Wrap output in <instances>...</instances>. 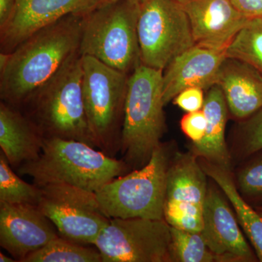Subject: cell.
Wrapping results in <instances>:
<instances>
[{"mask_svg":"<svg viewBox=\"0 0 262 262\" xmlns=\"http://www.w3.org/2000/svg\"><path fill=\"white\" fill-rule=\"evenodd\" d=\"M207 174L192 151L173 155L167 174L164 218L170 227L192 232L203 228Z\"/></svg>","mask_w":262,"mask_h":262,"instance_id":"cell-11","label":"cell"},{"mask_svg":"<svg viewBox=\"0 0 262 262\" xmlns=\"http://www.w3.org/2000/svg\"><path fill=\"white\" fill-rule=\"evenodd\" d=\"M82 75L79 52L18 108L45 139L82 141L96 148L84 110Z\"/></svg>","mask_w":262,"mask_h":262,"instance_id":"cell-3","label":"cell"},{"mask_svg":"<svg viewBox=\"0 0 262 262\" xmlns=\"http://www.w3.org/2000/svg\"><path fill=\"white\" fill-rule=\"evenodd\" d=\"M179 3L189 19L194 44L201 47L225 51L249 20L230 0H185Z\"/></svg>","mask_w":262,"mask_h":262,"instance_id":"cell-14","label":"cell"},{"mask_svg":"<svg viewBox=\"0 0 262 262\" xmlns=\"http://www.w3.org/2000/svg\"><path fill=\"white\" fill-rule=\"evenodd\" d=\"M225 54L248 63L262 76V19L248 20L226 48Z\"/></svg>","mask_w":262,"mask_h":262,"instance_id":"cell-22","label":"cell"},{"mask_svg":"<svg viewBox=\"0 0 262 262\" xmlns=\"http://www.w3.org/2000/svg\"><path fill=\"white\" fill-rule=\"evenodd\" d=\"M227 104L218 85L208 90L203 110L207 119L206 133L201 141L193 143L192 152L221 168L231 170V156L225 141Z\"/></svg>","mask_w":262,"mask_h":262,"instance_id":"cell-19","label":"cell"},{"mask_svg":"<svg viewBox=\"0 0 262 262\" xmlns=\"http://www.w3.org/2000/svg\"><path fill=\"white\" fill-rule=\"evenodd\" d=\"M139 3L119 0L84 13L80 54L130 75L141 64L137 34Z\"/></svg>","mask_w":262,"mask_h":262,"instance_id":"cell-5","label":"cell"},{"mask_svg":"<svg viewBox=\"0 0 262 262\" xmlns=\"http://www.w3.org/2000/svg\"><path fill=\"white\" fill-rule=\"evenodd\" d=\"M259 213H260V214H261V215L262 216V213H261V212H259Z\"/></svg>","mask_w":262,"mask_h":262,"instance_id":"cell-36","label":"cell"},{"mask_svg":"<svg viewBox=\"0 0 262 262\" xmlns=\"http://www.w3.org/2000/svg\"><path fill=\"white\" fill-rule=\"evenodd\" d=\"M225 51L194 46L176 57L165 68L163 77L164 105L173 101L184 90H209L218 80Z\"/></svg>","mask_w":262,"mask_h":262,"instance_id":"cell-16","label":"cell"},{"mask_svg":"<svg viewBox=\"0 0 262 262\" xmlns=\"http://www.w3.org/2000/svg\"><path fill=\"white\" fill-rule=\"evenodd\" d=\"M45 138L19 108L0 103V147L12 168L34 161L42 153Z\"/></svg>","mask_w":262,"mask_h":262,"instance_id":"cell-17","label":"cell"},{"mask_svg":"<svg viewBox=\"0 0 262 262\" xmlns=\"http://www.w3.org/2000/svg\"><path fill=\"white\" fill-rule=\"evenodd\" d=\"M38 208L56 226L63 238L82 245H94L110 219L103 215L96 193L67 184L41 187Z\"/></svg>","mask_w":262,"mask_h":262,"instance_id":"cell-10","label":"cell"},{"mask_svg":"<svg viewBox=\"0 0 262 262\" xmlns=\"http://www.w3.org/2000/svg\"><path fill=\"white\" fill-rule=\"evenodd\" d=\"M90 0H17L6 23L0 27L2 53H12L32 34L66 15L83 14Z\"/></svg>","mask_w":262,"mask_h":262,"instance_id":"cell-15","label":"cell"},{"mask_svg":"<svg viewBox=\"0 0 262 262\" xmlns=\"http://www.w3.org/2000/svg\"><path fill=\"white\" fill-rule=\"evenodd\" d=\"M175 1L179 2V3H180V2L185 1V0H175Z\"/></svg>","mask_w":262,"mask_h":262,"instance_id":"cell-34","label":"cell"},{"mask_svg":"<svg viewBox=\"0 0 262 262\" xmlns=\"http://www.w3.org/2000/svg\"><path fill=\"white\" fill-rule=\"evenodd\" d=\"M216 85L222 89L231 113L237 118H248L262 107V76L244 61L226 58Z\"/></svg>","mask_w":262,"mask_h":262,"instance_id":"cell-18","label":"cell"},{"mask_svg":"<svg viewBox=\"0 0 262 262\" xmlns=\"http://www.w3.org/2000/svg\"><path fill=\"white\" fill-rule=\"evenodd\" d=\"M59 235L38 206L0 203V246L18 262Z\"/></svg>","mask_w":262,"mask_h":262,"instance_id":"cell-12","label":"cell"},{"mask_svg":"<svg viewBox=\"0 0 262 262\" xmlns=\"http://www.w3.org/2000/svg\"><path fill=\"white\" fill-rule=\"evenodd\" d=\"M259 212H261V213H262V207H261V208H260V211Z\"/></svg>","mask_w":262,"mask_h":262,"instance_id":"cell-35","label":"cell"},{"mask_svg":"<svg viewBox=\"0 0 262 262\" xmlns=\"http://www.w3.org/2000/svg\"><path fill=\"white\" fill-rule=\"evenodd\" d=\"M241 149L244 156H250L262 150V107L245 123Z\"/></svg>","mask_w":262,"mask_h":262,"instance_id":"cell-26","label":"cell"},{"mask_svg":"<svg viewBox=\"0 0 262 262\" xmlns=\"http://www.w3.org/2000/svg\"><path fill=\"white\" fill-rule=\"evenodd\" d=\"M130 171L122 160L82 141L57 138L45 139L39 158L17 170L19 175L32 177L39 187L67 184L95 193Z\"/></svg>","mask_w":262,"mask_h":262,"instance_id":"cell-2","label":"cell"},{"mask_svg":"<svg viewBox=\"0 0 262 262\" xmlns=\"http://www.w3.org/2000/svg\"><path fill=\"white\" fill-rule=\"evenodd\" d=\"M0 261L1 262H17L16 260L12 256H6L3 252H0Z\"/></svg>","mask_w":262,"mask_h":262,"instance_id":"cell-33","label":"cell"},{"mask_svg":"<svg viewBox=\"0 0 262 262\" xmlns=\"http://www.w3.org/2000/svg\"><path fill=\"white\" fill-rule=\"evenodd\" d=\"M173 101L174 104L187 113L199 111L204 106L203 90L200 88H189L179 93Z\"/></svg>","mask_w":262,"mask_h":262,"instance_id":"cell-28","label":"cell"},{"mask_svg":"<svg viewBox=\"0 0 262 262\" xmlns=\"http://www.w3.org/2000/svg\"><path fill=\"white\" fill-rule=\"evenodd\" d=\"M199 159V158H198ZM202 168L207 176L220 188L224 194L233 206L239 224L244 229L256 251L258 261L262 262V216L251 208L241 196L234 183L231 170H227L199 159Z\"/></svg>","mask_w":262,"mask_h":262,"instance_id":"cell-20","label":"cell"},{"mask_svg":"<svg viewBox=\"0 0 262 262\" xmlns=\"http://www.w3.org/2000/svg\"><path fill=\"white\" fill-rule=\"evenodd\" d=\"M94 246L103 262H173L165 220L110 219Z\"/></svg>","mask_w":262,"mask_h":262,"instance_id":"cell-9","label":"cell"},{"mask_svg":"<svg viewBox=\"0 0 262 262\" xmlns=\"http://www.w3.org/2000/svg\"><path fill=\"white\" fill-rule=\"evenodd\" d=\"M230 2L248 20L262 19V0H230Z\"/></svg>","mask_w":262,"mask_h":262,"instance_id":"cell-29","label":"cell"},{"mask_svg":"<svg viewBox=\"0 0 262 262\" xmlns=\"http://www.w3.org/2000/svg\"><path fill=\"white\" fill-rule=\"evenodd\" d=\"M239 192L253 199H262V155L239 170Z\"/></svg>","mask_w":262,"mask_h":262,"instance_id":"cell-25","label":"cell"},{"mask_svg":"<svg viewBox=\"0 0 262 262\" xmlns=\"http://www.w3.org/2000/svg\"><path fill=\"white\" fill-rule=\"evenodd\" d=\"M42 195V188L20 179L13 171L4 153L0 151V203L38 206Z\"/></svg>","mask_w":262,"mask_h":262,"instance_id":"cell-23","label":"cell"},{"mask_svg":"<svg viewBox=\"0 0 262 262\" xmlns=\"http://www.w3.org/2000/svg\"><path fill=\"white\" fill-rule=\"evenodd\" d=\"M16 3L17 0H0V27L10 18Z\"/></svg>","mask_w":262,"mask_h":262,"instance_id":"cell-30","label":"cell"},{"mask_svg":"<svg viewBox=\"0 0 262 262\" xmlns=\"http://www.w3.org/2000/svg\"><path fill=\"white\" fill-rule=\"evenodd\" d=\"M201 233L215 261L253 262L258 258L241 232L225 196L215 187L208 188Z\"/></svg>","mask_w":262,"mask_h":262,"instance_id":"cell-13","label":"cell"},{"mask_svg":"<svg viewBox=\"0 0 262 262\" xmlns=\"http://www.w3.org/2000/svg\"><path fill=\"white\" fill-rule=\"evenodd\" d=\"M170 235L173 262L215 261L201 232L170 227Z\"/></svg>","mask_w":262,"mask_h":262,"instance_id":"cell-24","label":"cell"},{"mask_svg":"<svg viewBox=\"0 0 262 262\" xmlns=\"http://www.w3.org/2000/svg\"><path fill=\"white\" fill-rule=\"evenodd\" d=\"M137 34L141 63L158 70L195 46L187 15L175 0L141 1Z\"/></svg>","mask_w":262,"mask_h":262,"instance_id":"cell-8","label":"cell"},{"mask_svg":"<svg viewBox=\"0 0 262 262\" xmlns=\"http://www.w3.org/2000/svg\"><path fill=\"white\" fill-rule=\"evenodd\" d=\"M163 77L142 63L129 75L120 153L131 170L149 163L166 130Z\"/></svg>","mask_w":262,"mask_h":262,"instance_id":"cell-4","label":"cell"},{"mask_svg":"<svg viewBox=\"0 0 262 262\" xmlns=\"http://www.w3.org/2000/svg\"><path fill=\"white\" fill-rule=\"evenodd\" d=\"M23 262H103L97 248L84 246L58 236L29 255Z\"/></svg>","mask_w":262,"mask_h":262,"instance_id":"cell-21","label":"cell"},{"mask_svg":"<svg viewBox=\"0 0 262 262\" xmlns=\"http://www.w3.org/2000/svg\"><path fill=\"white\" fill-rule=\"evenodd\" d=\"M83 15L72 13L39 29L10 53L0 73V97L20 108L80 52Z\"/></svg>","mask_w":262,"mask_h":262,"instance_id":"cell-1","label":"cell"},{"mask_svg":"<svg viewBox=\"0 0 262 262\" xmlns=\"http://www.w3.org/2000/svg\"><path fill=\"white\" fill-rule=\"evenodd\" d=\"M10 56V53H2V52L0 53V73L6 68L8 62H9Z\"/></svg>","mask_w":262,"mask_h":262,"instance_id":"cell-32","label":"cell"},{"mask_svg":"<svg viewBox=\"0 0 262 262\" xmlns=\"http://www.w3.org/2000/svg\"><path fill=\"white\" fill-rule=\"evenodd\" d=\"M117 1H119V0H90L89 5H88L87 8H86L85 11L84 12L83 14L89 13V12L91 11V10L100 8V7L104 6V5L115 3V2ZM136 1L141 3L143 0H136Z\"/></svg>","mask_w":262,"mask_h":262,"instance_id":"cell-31","label":"cell"},{"mask_svg":"<svg viewBox=\"0 0 262 262\" xmlns=\"http://www.w3.org/2000/svg\"><path fill=\"white\" fill-rule=\"evenodd\" d=\"M82 56V97L96 148L115 158L121 149L129 75Z\"/></svg>","mask_w":262,"mask_h":262,"instance_id":"cell-7","label":"cell"},{"mask_svg":"<svg viewBox=\"0 0 262 262\" xmlns=\"http://www.w3.org/2000/svg\"><path fill=\"white\" fill-rule=\"evenodd\" d=\"M207 119L203 110L187 113L181 120V128L186 136L192 141L198 143L202 140L206 133Z\"/></svg>","mask_w":262,"mask_h":262,"instance_id":"cell-27","label":"cell"},{"mask_svg":"<svg viewBox=\"0 0 262 262\" xmlns=\"http://www.w3.org/2000/svg\"><path fill=\"white\" fill-rule=\"evenodd\" d=\"M172 157L170 146L161 143L145 166L114 179L96 192L103 215L108 219L165 220L167 174Z\"/></svg>","mask_w":262,"mask_h":262,"instance_id":"cell-6","label":"cell"}]
</instances>
